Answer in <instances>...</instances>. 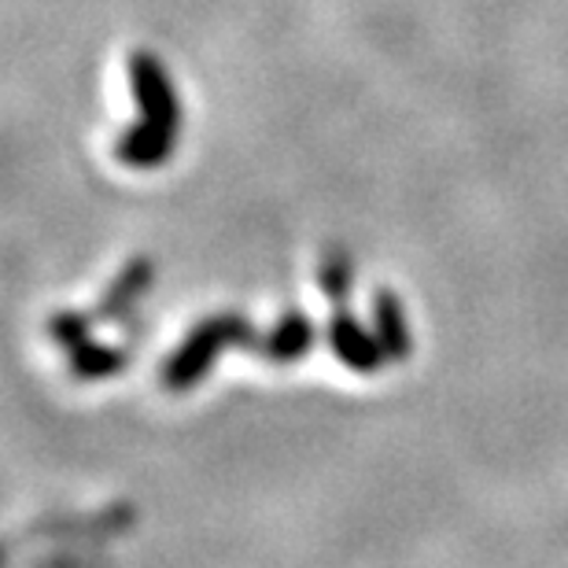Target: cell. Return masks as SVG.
Segmentation results:
<instances>
[{"instance_id": "1", "label": "cell", "mask_w": 568, "mask_h": 568, "mask_svg": "<svg viewBox=\"0 0 568 568\" xmlns=\"http://www.w3.org/2000/svg\"><path fill=\"white\" fill-rule=\"evenodd\" d=\"M225 344H236V347H258V336L255 328L236 314H219V317H207L200 322L196 328L189 333V339L181 344L174 355L166 358V369H163V384L170 392H185L192 388L203 373L214 366V355L225 347Z\"/></svg>"}, {"instance_id": "2", "label": "cell", "mask_w": 568, "mask_h": 568, "mask_svg": "<svg viewBox=\"0 0 568 568\" xmlns=\"http://www.w3.org/2000/svg\"><path fill=\"white\" fill-rule=\"evenodd\" d=\"M130 85H133V97H138L141 122L159 126V130H166L178 138L181 104H178V93H174V85H170V78H166L155 52H133L130 55Z\"/></svg>"}, {"instance_id": "3", "label": "cell", "mask_w": 568, "mask_h": 568, "mask_svg": "<svg viewBox=\"0 0 568 568\" xmlns=\"http://www.w3.org/2000/svg\"><path fill=\"white\" fill-rule=\"evenodd\" d=\"M328 344H333L336 358L355 373H373L388 362L377 333H366L347 311H336L328 317Z\"/></svg>"}, {"instance_id": "4", "label": "cell", "mask_w": 568, "mask_h": 568, "mask_svg": "<svg viewBox=\"0 0 568 568\" xmlns=\"http://www.w3.org/2000/svg\"><path fill=\"white\" fill-rule=\"evenodd\" d=\"M314 344V322L303 311H288L270 333L258 339V355H266L270 362H295L303 358Z\"/></svg>"}, {"instance_id": "5", "label": "cell", "mask_w": 568, "mask_h": 568, "mask_svg": "<svg viewBox=\"0 0 568 568\" xmlns=\"http://www.w3.org/2000/svg\"><path fill=\"white\" fill-rule=\"evenodd\" d=\"M170 148H174V133H166V130H159V126H148V122H138V126L126 130L119 138L115 155L126 166L152 170V166H163L166 163Z\"/></svg>"}, {"instance_id": "6", "label": "cell", "mask_w": 568, "mask_h": 568, "mask_svg": "<svg viewBox=\"0 0 568 568\" xmlns=\"http://www.w3.org/2000/svg\"><path fill=\"white\" fill-rule=\"evenodd\" d=\"M373 333H377L388 362H403L410 355V333H406L403 306L395 300V292H388V288H381L373 295Z\"/></svg>"}, {"instance_id": "7", "label": "cell", "mask_w": 568, "mask_h": 568, "mask_svg": "<svg viewBox=\"0 0 568 568\" xmlns=\"http://www.w3.org/2000/svg\"><path fill=\"white\" fill-rule=\"evenodd\" d=\"M152 284V263H144V258H138V263H130L126 270L119 274V281L111 284L108 295L100 300L97 306V317L100 322H119V317H126V311L133 306V300Z\"/></svg>"}, {"instance_id": "8", "label": "cell", "mask_w": 568, "mask_h": 568, "mask_svg": "<svg viewBox=\"0 0 568 568\" xmlns=\"http://www.w3.org/2000/svg\"><path fill=\"white\" fill-rule=\"evenodd\" d=\"M122 366H126V355L115 347H100V344H78L71 351V369L74 377L82 381H97V377H111V373H119Z\"/></svg>"}, {"instance_id": "9", "label": "cell", "mask_w": 568, "mask_h": 568, "mask_svg": "<svg viewBox=\"0 0 568 568\" xmlns=\"http://www.w3.org/2000/svg\"><path fill=\"white\" fill-rule=\"evenodd\" d=\"M351 281H355V270H351L347 255L339 252V247L336 252H328L322 258V274H317V284L325 288V295H333V300L339 303L351 292Z\"/></svg>"}, {"instance_id": "10", "label": "cell", "mask_w": 568, "mask_h": 568, "mask_svg": "<svg viewBox=\"0 0 568 568\" xmlns=\"http://www.w3.org/2000/svg\"><path fill=\"white\" fill-rule=\"evenodd\" d=\"M49 328H52V339H55V344H63V347H71V351L89 339V317L74 314V311L55 314Z\"/></svg>"}]
</instances>
